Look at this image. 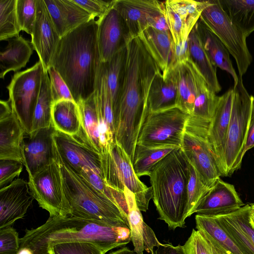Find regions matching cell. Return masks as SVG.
Listing matches in <instances>:
<instances>
[{
    "instance_id": "21",
    "label": "cell",
    "mask_w": 254,
    "mask_h": 254,
    "mask_svg": "<svg viewBox=\"0 0 254 254\" xmlns=\"http://www.w3.org/2000/svg\"><path fill=\"white\" fill-rule=\"evenodd\" d=\"M251 204L223 215L212 216L243 254H254V227L250 222Z\"/></svg>"
},
{
    "instance_id": "55",
    "label": "cell",
    "mask_w": 254,
    "mask_h": 254,
    "mask_svg": "<svg viewBox=\"0 0 254 254\" xmlns=\"http://www.w3.org/2000/svg\"><path fill=\"white\" fill-rule=\"evenodd\" d=\"M109 254H138L133 250H131L127 247H124L116 251L112 252Z\"/></svg>"
},
{
    "instance_id": "16",
    "label": "cell",
    "mask_w": 254,
    "mask_h": 254,
    "mask_svg": "<svg viewBox=\"0 0 254 254\" xmlns=\"http://www.w3.org/2000/svg\"><path fill=\"white\" fill-rule=\"evenodd\" d=\"M96 21L100 60L105 63L126 47L131 39L122 17L114 5Z\"/></svg>"
},
{
    "instance_id": "37",
    "label": "cell",
    "mask_w": 254,
    "mask_h": 254,
    "mask_svg": "<svg viewBox=\"0 0 254 254\" xmlns=\"http://www.w3.org/2000/svg\"><path fill=\"white\" fill-rule=\"evenodd\" d=\"M180 148L176 146L146 147L136 144L132 161L135 174L138 178L149 176L156 164L170 152Z\"/></svg>"
},
{
    "instance_id": "3",
    "label": "cell",
    "mask_w": 254,
    "mask_h": 254,
    "mask_svg": "<svg viewBox=\"0 0 254 254\" xmlns=\"http://www.w3.org/2000/svg\"><path fill=\"white\" fill-rule=\"evenodd\" d=\"M147 60L138 37L131 39L127 45L125 78L115 124V139L131 160L147 114Z\"/></svg>"
},
{
    "instance_id": "32",
    "label": "cell",
    "mask_w": 254,
    "mask_h": 254,
    "mask_svg": "<svg viewBox=\"0 0 254 254\" xmlns=\"http://www.w3.org/2000/svg\"><path fill=\"white\" fill-rule=\"evenodd\" d=\"M195 79L196 94L192 114L190 116L199 124L209 128L220 96H217L209 87L196 66Z\"/></svg>"
},
{
    "instance_id": "8",
    "label": "cell",
    "mask_w": 254,
    "mask_h": 254,
    "mask_svg": "<svg viewBox=\"0 0 254 254\" xmlns=\"http://www.w3.org/2000/svg\"><path fill=\"white\" fill-rule=\"evenodd\" d=\"M199 18L218 37L234 58L239 75L242 77L253 60L247 45V37L232 22L219 0H204Z\"/></svg>"
},
{
    "instance_id": "12",
    "label": "cell",
    "mask_w": 254,
    "mask_h": 254,
    "mask_svg": "<svg viewBox=\"0 0 254 254\" xmlns=\"http://www.w3.org/2000/svg\"><path fill=\"white\" fill-rule=\"evenodd\" d=\"M28 176L31 194L39 206L49 213L50 217L70 215L63 190L60 169L55 160L34 175Z\"/></svg>"
},
{
    "instance_id": "40",
    "label": "cell",
    "mask_w": 254,
    "mask_h": 254,
    "mask_svg": "<svg viewBox=\"0 0 254 254\" xmlns=\"http://www.w3.org/2000/svg\"><path fill=\"white\" fill-rule=\"evenodd\" d=\"M166 3L181 19L186 35L190 33L200 18L204 5V0H167Z\"/></svg>"
},
{
    "instance_id": "19",
    "label": "cell",
    "mask_w": 254,
    "mask_h": 254,
    "mask_svg": "<svg viewBox=\"0 0 254 254\" xmlns=\"http://www.w3.org/2000/svg\"><path fill=\"white\" fill-rule=\"evenodd\" d=\"M25 131L8 100L0 101V160L23 163L22 146Z\"/></svg>"
},
{
    "instance_id": "53",
    "label": "cell",
    "mask_w": 254,
    "mask_h": 254,
    "mask_svg": "<svg viewBox=\"0 0 254 254\" xmlns=\"http://www.w3.org/2000/svg\"><path fill=\"white\" fill-rule=\"evenodd\" d=\"M252 107L247 137L244 150V156L250 149L254 147V96H251Z\"/></svg>"
},
{
    "instance_id": "1",
    "label": "cell",
    "mask_w": 254,
    "mask_h": 254,
    "mask_svg": "<svg viewBox=\"0 0 254 254\" xmlns=\"http://www.w3.org/2000/svg\"><path fill=\"white\" fill-rule=\"evenodd\" d=\"M97 30V21L93 18L65 35L50 63L65 81L76 104L94 92L101 62Z\"/></svg>"
},
{
    "instance_id": "31",
    "label": "cell",
    "mask_w": 254,
    "mask_h": 254,
    "mask_svg": "<svg viewBox=\"0 0 254 254\" xmlns=\"http://www.w3.org/2000/svg\"><path fill=\"white\" fill-rule=\"evenodd\" d=\"M94 95L99 122V133L109 130L115 136L112 98L101 62L98 67Z\"/></svg>"
},
{
    "instance_id": "54",
    "label": "cell",
    "mask_w": 254,
    "mask_h": 254,
    "mask_svg": "<svg viewBox=\"0 0 254 254\" xmlns=\"http://www.w3.org/2000/svg\"><path fill=\"white\" fill-rule=\"evenodd\" d=\"M151 254H186L184 246H175L171 243L161 244L155 252L152 250Z\"/></svg>"
},
{
    "instance_id": "44",
    "label": "cell",
    "mask_w": 254,
    "mask_h": 254,
    "mask_svg": "<svg viewBox=\"0 0 254 254\" xmlns=\"http://www.w3.org/2000/svg\"><path fill=\"white\" fill-rule=\"evenodd\" d=\"M49 254H105L95 244L85 242L58 243L48 248Z\"/></svg>"
},
{
    "instance_id": "57",
    "label": "cell",
    "mask_w": 254,
    "mask_h": 254,
    "mask_svg": "<svg viewBox=\"0 0 254 254\" xmlns=\"http://www.w3.org/2000/svg\"><path fill=\"white\" fill-rule=\"evenodd\" d=\"M250 222L252 225L254 227V207L253 206H252L250 211Z\"/></svg>"
},
{
    "instance_id": "9",
    "label": "cell",
    "mask_w": 254,
    "mask_h": 254,
    "mask_svg": "<svg viewBox=\"0 0 254 254\" xmlns=\"http://www.w3.org/2000/svg\"><path fill=\"white\" fill-rule=\"evenodd\" d=\"M44 71L42 64L39 60L30 68L15 73L6 86L9 93L8 100L27 135L31 133Z\"/></svg>"
},
{
    "instance_id": "2",
    "label": "cell",
    "mask_w": 254,
    "mask_h": 254,
    "mask_svg": "<svg viewBox=\"0 0 254 254\" xmlns=\"http://www.w3.org/2000/svg\"><path fill=\"white\" fill-rule=\"evenodd\" d=\"M20 239V248L30 249L33 254H49L48 248L61 243L85 242L100 248L105 254L131 241L129 228L113 227L70 215L49 217L43 225L26 229Z\"/></svg>"
},
{
    "instance_id": "29",
    "label": "cell",
    "mask_w": 254,
    "mask_h": 254,
    "mask_svg": "<svg viewBox=\"0 0 254 254\" xmlns=\"http://www.w3.org/2000/svg\"><path fill=\"white\" fill-rule=\"evenodd\" d=\"M126 59L127 46L118 51L109 61L102 62L112 98L115 124L125 78Z\"/></svg>"
},
{
    "instance_id": "51",
    "label": "cell",
    "mask_w": 254,
    "mask_h": 254,
    "mask_svg": "<svg viewBox=\"0 0 254 254\" xmlns=\"http://www.w3.org/2000/svg\"><path fill=\"white\" fill-rule=\"evenodd\" d=\"M79 174L95 189L105 194L115 202L111 189L107 186L102 176L94 171L91 168L86 166L81 169Z\"/></svg>"
},
{
    "instance_id": "13",
    "label": "cell",
    "mask_w": 254,
    "mask_h": 254,
    "mask_svg": "<svg viewBox=\"0 0 254 254\" xmlns=\"http://www.w3.org/2000/svg\"><path fill=\"white\" fill-rule=\"evenodd\" d=\"M114 6L122 17L131 40L138 37L149 27L169 31L166 20L165 1L115 0Z\"/></svg>"
},
{
    "instance_id": "34",
    "label": "cell",
    "mask_w": 254,
    "mask_h": 254,
    "mask_svg": "<svg viewBox=\"0 0 254 254\" xmlns=\"http://www.w3.org/2000/svg\"><path fill=\"white\" fill-rule=\"evenodd\" d=\"M190 60L201 74L209 87L215 93L221 90L216 74V67L212 64L203 48L195 26L188 37Z\"/></svg>"
},
{
    "instance_id": "42",
    "label": "cell",
    "mask_w": 254,
    "mask_h": 254,
    "mask_svg": "<svg viewBox=\"0 0 254 254\" xmlns=\"http://www.w3.org/2000/svg\"><path fill=\"white\" fill-rule=\"evenodd\" d=\"M190 176L187 186V218L194 213L210 190L194 167L189 163Z\"/></svg>"
},
{
    "instance_id": "36",
    "label": "cell",
    "mask_w": 254,
    "mask_h": 254,
    "mask_svg": "<svg viewBox=\"0 0 254 254\" xmlns=\"http://www.w3.org/2000/svg\"><path fill=\"white\" fill-rule=\"evenodd\" d=\"M232 22L248 37L254 31V0H219Z\"/></svg>"
},
{
    "instance_id": "14",
    "label": "cell",
    "mask_w": 254,
    "mask_h": 254,
    "mask_svg": "<svg viewBox=\"0 0 254 254\" xmlns=\"http://www.w3.org/2000/svg\"><path fill=\"white\" fill-rule=\"evenodd\" d=\"M53 138L60 156L75 172L79 174L86 166L103 177L101 153L91 145L82 127L73 135L55 130Z\"/></svg>"
},
{
    "instance_id": "43",
    "label": "cell",
    "mask_w": 254,
    "mask_h": 254,
    "mask_svg": "<svg viewBox=\"0 0 254 254\" xmlns=\"http://www.w3.org/2000/svg\"><path fill=\"white\" fill-rule=\"evenodd\" d=\"M37 0H17L16 13L21 31L32 35L36 17Z\"/></svg>"
},
{
    "instance_id": "49",
    "label": "cell",
    "mask_w": 254,
    "mask_h": 254,
    "mask_svg": "<svg viewBox=\"0 0 254 254\" xmlns=\"http://www.w3.org/2000/svg\"><path fill=\"white\" fill-rule=\"evenodd\" d=\"M23 163L11 160H0V188L10 184L18 177L23 169Z\"/></svg>"
},
{
    "instance_id": "27",
    "label": "cell",
    "mask_w": 254,
    "mask_h": 254,
    "mask_svg": "<svg viewBox=\"0 0 254 254\" xmlns=\"http://www.w3.org/2000/svg\"><path fill=\"white\" fill-rule=\"evenodd\" d=\"M198 36L203 48L212 64L216 67L228 72L234 83L238 79L230 58V53L224 45L199 18L195 24Z\"/></svg>"
},
{
    "instance_id": "17",
    "label": "cell",
    "mask_w": 254,
    "mask_h": 254,
    "mask_svg": "<svg viewBox=\"0 0 254 254\" xmlns=\"http://www.w3.org/2000/svg\"><path fill=\"white\" fill-rule=\"evenodd\" d=\"M31 36L34 50L46 71L61 38L44 0H37L36 17Z\"/></svg>"
},
{
    "instance_id": "38",
    "label": "cell",
    "mask_w": 254,
    "mask_h": 254,
    "mask_svg": "<svg viewBox=\"0 0 254 254\" xmlns=\"http://www.w3.org/2000/svg\"><path fill=\"white\" fill-rule=\"evenodd\" d=\"M53 103L50 78L47 71L44 70L40 92L33 114L31 133L52 126V109Z\"/></svg>"
},
{
    "instance_id": "30",
    "label": "cell",
    "mask_w": 254,
    "mask_h": 254,
    "mask_svg": "<svg viewBox=\"0 0 254 254\" xmlns=\"http://www.w3.org/2000/svg\"><path fill=\"white\" fill-rule=\"evenodd\" d=\"M196 228L222 254H243L212 216L196 214Z\"/></svg>"
},
{
    "instance_id": "58",
    "label": "cell",
    "mask_w": 254,
    "mask_h": 254,
    "mask_svg": "<svg viewBox=\"0 0 254 254\" xmlns=\"http://www.w3.org/2000/svg\"><path fill=\"white\" fill-rule=\"evenodd\" d=\"M251 206L254 207V203L251 204Z\"/></svg>"
},
{
    "instance_id": "56",
    "label": "cell",
    "mask_w": 254,
    "mask_h": 254,
    "mask_svg": "<svg viewBox=\"0 0 254 254\" xmlns=\"http://www.w3.org/2000/svg\"><path fill=\"white\" fill-rule=\"evenodd\" d=\"M16 254H33L32 251L26 247L20 248Z\"/></svg>"
},
{
    "instance_id": "22",
    "label": "cell",
    "mask_w": 254,
    "mask_h": 254,
    "mask_svg": "<svg viewBox=\"0 0 254 254\" xmlns=\"http://www.w3.org/2000/svg\"><path fill=\"white\" fill-rule=\"evenodd\" d=\"M244 205L235 187L220 178L210 188L194 213L214 216L236 211Z\"/></svg>"
},
{
    "instance_id": "26",
    "label": "cell",
    "mask_w": 254,
    "mask_h": 254,
    "mask_svg": "<svg viewBox=\"0 0 254 254\" xmlns=\"http://www.w3.org/2000/svg\"><path fill=\"white\" fill-rule=\"evenodd\" d=\"M44 1L61 38L94 18L73 0Z\"/></svg>"
},
{
    "instance_id": "7",
    "label": "cell",
    "mask_w": 254,
    "mask_h": 254,
    "mask_svg": "<svg viewBox=\"0 0 254 254\" xmlns=\"http://www.w3.org/2000/svg\"><path fill=\"white\" fill-rule=\"evenodd\" d=\"M104 180L109 187L124 192L125 187L135 195L141 211L146 212L152 199L151 187H147L135 174L131 159L116 139L101 153Z\"/></svg>"
},
{
    "instance_id": "35",
    "label": "cell",
    "mask_w": 254,
    "mask_h": 254,
    "mask_svg": "<svg viewBox=\"0 0 254 254\" xmlns=\"http://www.w3.org/2000/svg\"><path fill=\"white\" fill-rule=\"evenodd\" d=\"M52 125L55 130L68 135L79 133L82 124L78 105L71 100L54 102L52 109Z\"/></svg>"
},
{
    "instance_id": "47",
    "label": "cell",
    "mask_w": 254,
    "mask_h": 254,
    "mask_svg": "<svg viewBox=\"0 0 254 254\" xmlns=\"http://www.w3.org/2000/svg\"><path fill=\"white\" fill-rule=\"evenodd\" d=\"M165 17L169 31L175 45L188 39L183 24L177 13L165 1Z\"/></svg>"
},
{
    "instance_id": "4",
    "label": "cell",
    "mask_w": 254,
    "mask_h": 254,
    "mask_svg": "<svg viewBox=\"0 0 254 254\" xmlns=\"http://www.w3.org/2000/svg\"><path fill=\"white\" fill-rule=\"evenodd\" d=\"M189 176V162L180 148L156 164L149 176L159 219L173 230L185 227Z\"/></svg>"
},
{
    "instance_id": "18",
    "label": "cell",
    "mask_w": 254,
    "mask_h": 254,
    "mask_svg": "<svg viewBox=\"0 0 254 254\" xmlns=\"http://www.w3.org/2000/svg\"><path fill=\"white\" fill-rule=\"evenodd\" d=\"M28 182L17 178L0 190V229L22 219L32 203Z\"/></svg>"
},
{
    "instance_id": "41",
    "label": "cell",
    "mask_w": 254,
    "mask_h": 254,
    "mask_svg": "<svg viewBox=\"0 0 254 254\" xmlns=\"http://www.w3.org/2000/svg\"><path fill=\"white\" fill-rule=\"evenodd\" d=\"M17 0H0V40L19 35L21 29L16 13Z\"/></svg>"
},
{
    "instance_id": "24",
    "label": "cell",
    "mask_w": 254,
    "mask_h": 254,
    "mask_svg": "<svg viewBox=\"0 0 254 254\" xmlns=\"http://www.w3.org/2000/svg\"><path fill=\"white\" fill-rule=\"evenodd\" d=\"M138 38L164 76L173 67L174 42L169 31L152 27L145 29Z\"/></svg>"
},
{
    "instance_id": "23",
    "label": "cell",
    "mask_w": 254,
    "mask_h": 254,
    "mask_svg": "<svg viewBox=\"0 0 254 254\" xmlns=\"http://www.w3.org/2000/svg\"><path fill=\"white\" fill-rule=\"evenodd\" d=\"M233 101V88L220 96L208 132V141L217 160L220 174L222 157L225 146Z\"/></svg>"
},
{
    "instance_id": "25",
    "label": "cell",
    "mask_w": 254,
    "mask_h": 254,
    "mask_svg": "<svg viewBox=\"0 0 254 254\" xmlns=\"http://www.w3.org/2000/svg\"><path fill=\"white\" fill-rule=\"evenodd\" d=\"M124 194L127 206V216L131 232V241L133 251L138 254H143L145 250L149 253L154 248L161 243L157 239L153 230L143 221L140 210L135 200L134 194L125 188Z\"/></svg>"
},
{
    "instance_id": "10",
    "label": "cell",
    "mask_w": 254,
    "mask_h": 254,
    "mask_svg": "<svg viewBox=\"0 0 254 254\" xmlns=\"http://www.w3.org/2000/svg\"><path fill=\"white\" fill-rule=\"evenodd\" d=\"M190 115L178 107L147 114L137 144L146 147L176 146L180 147Z\"/></svg>"
},
{
    "instance_id": "48",
    "label": "cell",
    "mask_w": 254,
    "mask_h": 254,
    "mask_svg": "<svg viewBox=\"0 0 254 254\" xmlns=\"http://www.w3.org/2000/svg\"><path fill=\"white\" fill-rule=\"evenodd\" d=\"M20 249V238L12 226L0 229V254H16Z\"/></svg>"
},
{
    "instance_id": "6",
    "label": "cell",
    "mask_w": 254,
    "mask_h": 254,
    "mask_svg": "<svg viewBox=\"0 0 254 254\" xmlns=\"http://www.w3.org/2000/svg\"><path fill=\"white\" fill-rule=\"evenodd\" d=\"M233 90L231 118L221 160V177H230L241 167L251 116L252 95L244 86L242 76L238 75Z\"/></svg>"
},
{
    "instance_id": "20",
    "label": "cell",
    "mask_w": 254,
    "mask_h": 254,
    "mask_svg": "<svg viewBox=\"0 0 254 254\" xmlns=\"http://www.w3.org/2000/svg\"><path fill=\"white\" fill-rule=\"evenodd\" d=\"M51 127L40 129L31 133L22 146L23 164L28 175L32 176L55 161L53 134Z\"/></svg>"
},
{
    "instance_id": "33",
    "label": "cell",
    "mask_w": 254,
    "mask_h": 254,
    "mask_svg": "<svg viewBox=\"0 0 254 254\" xmlns=\"http://www.w3.org/2000/svg\"><path fill=\"white\" fill-rule=\"evenodd\" d=\"M175 68L178 79L177 107L191 115L196 94L195 66L190 59Z\"/></svg>"
},
{
    "instance_id": "50",
    "label": "cell",
    "mask_w": 254,
    "mask_h": 254,
    "mask_svg": "<svg viewBox=\"0 0 254 254\" xmlns=\"http://www.w3.org/2000/svg\"><path fill=\"white\" fill-rule=\"evenodd\" d=\"M73 0L91 14L93 18L98 17V19L103 17L113 6L115 2V0Z\"/></svg>"
},
{
    "instance_id": "46",
    "label": "cell",
    "mask_w": 254,
    "mask_h": 254,
    "mask_svg": "<svg viewBox=\"0 0 254 254\" xmlns=\"http://www.w3.org/2000/svg\"><path fill=\"white\" fill-rule=\"evenodd\" d=\"M184 247L186 254H218L202 234L194 229Z\"/></svg>"
},
{
    "instance_id": "28",
    "label": "cell",
    "mask_w": 254,
    "mask_h": 254,
    "mask_svg": "<svg viewBox=\"0 0 254 254\" xmlns=\"http://www.w3.org/2000/svg\"><path fill=\"white\" fill-rule=\"evenodd\" d=\"M8 44L0 52V78L4 79L11 71L16 72L29 62L34 48L31 41L21 36L10 38Z\"/></svg>"
},
{
    "instance_id": "5",
    "label": "cell",
    "mask_w": 254,
    "mask_h": 254,
    "mask_svg": "<svg viewBox=\"0 0 254 254\" xmlns=\"http://www.w3.org/2000/svg\"><path fill=\"white\" fill-rule=\"evenodd\" d=\"M53 145L54 158L60 169L63 190L70 209V215L130 229L127 214L117 203L75 172L61 157L54 142Z\"/></svg>"
},
{
    "instance_id": "45",
    "label": "cell",
    "mask_w": 254,
    "mask_h": 254,
    "mask_svg": "<svg viewBox=\"0 0 254 254\" xmlns=\"http://www.w3.org/2000/svg\"><path fill=\"white\" fill-rule=\"evenodd\" d=\"M46 71L50 78L54 103L63 100L74 101L67 85L55 68L50 65Z\"/></svg>"
},
{
    "instance_id": "11",
    "label": "cell",
    "mask_w": 254,
    "mask_h": 254,
    "mask_svg": "<svg viewBox=\"0 0 254 254\" xmlns=\"http://www.w3.org/2000/svg\"><path fill=\"white\" fill-rule=\"evenodd\" d=\"M208 132L207 128L197 123L190 115L180 148L205 184L211 187L221 175L208 141Z\"/></svg>"
},
{
    "instance_id": "39",
    "label": "cell",
    "mask_w": 254,
    "mask_h": 254,
    "mask_svg": "<svg viewBox=\"0 0 254 254\" xmlns=\"http://www.w3.org/2000/svg\"><path fill=\"white\" fill-rule=\"evenodd\" d=\"M82 127L91 145L101 153L99 122L94 93L88 99L78 102Z\"/></svg>"
},
{
    "instance_id": "52",
    "label": "cell",
    "mask_w": 254,
    "mask_h": 254,
    "mask_svg": "<svg viewBox=\"0 0 254 254\" xmlns=\"http://www.w3.org/2000/svg\"><path fill=\"white\" fill-rule=\"evenodd\" d=\"M190 58L188 38L174 45L173 67L179 64L186 63Z\"/></svg>"
},
{
    "instance_id": "15",
    "label": "cell",
    "mask_w": 254,
    "mask_h": 254,
    "mask_svg": "<svg viewBox=\"0 0 254 254\" xmlns=\"http://www.w3.org/2000/svg\"><path fill=\"white\" fill-rule=\"evenodd\" d=\"M147 81V113L177 107L178 79L175 67L164 76L153 61L150 66Z\"/></svg>"
}]
</instances>
